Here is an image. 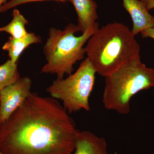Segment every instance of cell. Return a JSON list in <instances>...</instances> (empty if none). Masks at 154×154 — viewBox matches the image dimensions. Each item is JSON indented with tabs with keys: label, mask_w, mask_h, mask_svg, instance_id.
I'll return each instance as SVG.
<instances>
[{
	"label": "cell",
	"mask_w": 154,
	"mask_h": 154,
	"mask_svg": "<svg viewBox=\"0 0 154 154\" xmlns=\"http://www.w3.org/2000/svg\"><path fill=\"white\" fill-rule=\"evenodd\" d=\"M78 130L57 100L31 93L0 124L3 154H71Z\"/></svg>",
	"instance_id": "cell-1"
},
{
	"label": "cell",
	"mask_w": 154,
	"mask_h": 154,
	"mask_svg": "<svg viewBox=\"0 0 154 154\" xmlns=\"http://www.w3.org/2000/svg\"><path fill=\"white\" fill-rule=\"evenodd\" d=\"M85 49L96 73L105 78L140 57V46L132 31L117 22L98 28L88 40Z\"/></svg>",
	"instance_id": "cell-2"
},
{
	"label": "cell",
	"mask_w": 154,
	"mask_h": 154,
	"mask_svg": "<svg viewBox=\"0 0 154 154\" xmlns=\"http://www.w3.org/2000/svg\"><path fill=\"white\" fill-rule=\"evenodd\" d=\"M102 96L104 107L121 114L130 112L131 98L143 90L154 88V69L137 58L105 77Z\"/></svg>",
	"instance_id": "cell-3"
},
{
	"label": "cell",
	"mask_w": 154,
	"mask_h": 154,
	"mask_svg": "<svg viewBox=\"0 0 154 154\" xmlns=\"http://www.w3.org/2000/svg\"><path fill=\"white\" fill-rule=\"evenodd\" d=\"M96 22L81 36L75 33L79 31L78 26L69 24L63 30L50 28L49 36L44 46V53L47 63L41 72L55 74L58 79H63L65 75H70L77 61L84 59L86 54L84 46L98 30Z\"/></svg>",
	"instance_id": "cell-4"
},
{
	"label": "cell",
	"mask_w": 154,
	"mask_h": 154,
	"mask_svg": "<svg viewBox=\"0 0 154 154\" xmlns=\"http://www.w3.org/2000/svg\"><path fill=\"white\" fill-rule=\"evenodd\" d=\"M96 72L88 58L66 79H58L46 89L52 98L60 100L69 113L91 110L89 99L94 89Z\"/></svg>",
	"instance_id": "cell-5"
},
{
	"label": "cell",
	"mask_w": 154,
	"mask_h": 154,
	"mask_svg": "<svg viewBox=\"0 0 154 154\" xmlns=\"http://www.w3.org/2000/svg\"><path fill=\"white\" fill-rule=\"evenodd\" d=\"M31 85L30 78L24 77L0 91V124L23 104L31 93Z\"/></svg>",
	"instance_id": "cell-6"
},
{
	"label": "cell",
	"mask_w": 154,
	"mask_h": 154,
	"mask_svg": "<svg viewBox=\"0 0 154 154\" xmlns=\"http://www.w3.org/2000/svg\"><path fill=\"white\" fill-rule=\"evenodd\" d=\"M123 6L131 17L134 36L143 30L154 28V17L140 0H122Z\"/></svg>",
	"instance_id": "cell-7"
},
{
	"label": "cell",
	"mask_w": 154,
	"mask_h": 154,
	"mask_svg": "<svg viewBox=\"0 0 154 154\" xmlns=\"http://www.w3.org/2000/svg\"><path fill=\"white\" fill-rule=\"evenodd\" d=\"M71 154H108L107 142L91 131L78 130L75 150Z\"/></svg>",
	"instance_id": "cell-8"
},
{
	"label": "cell",
	"mask_w": 154,
	"mask_h": 154,
	"mask_svg": "<svg viewBox=\"0 0 154 154\" xmlns=\"http://www.w3.org/2000/svg\"><path fill=\"white\" fill-rule=\"evenodd\" d=\"M78 17L79 31L85 33L96 23L98 19L97 5L94 0H70Z\"/></svg>",
	"instance_id": "cell-9"
},
{
	"label": "cell",
	"mask_w": 154,
	"mask_h": 154,
	"mask_svg": "<svg viewBox=\"0 0 154 154\" xmlns=\"http://www.w3.org/2000/svg\"><path fill=\"white\" fill-rule=\"evenodd\" d=\"M41 42L40 36L33 33H28L27 35L22 38L9 37L8 40L3 45L2 49L8 53L10 60L16 63L22 52L28 46Z\"/></svg>",
	"instance_id": "cell-10"
},
{
	"label": "cell",
	"mask_w": 154,
	"mask_h": 154,
	"mask_svg": "<svg viewBox=\"0 0 154 154\" xmlns=\"http://www.w3.org/2000/svg\"><path fill=\"white\" fill-rule=\"evenodd\" d=\"M13 19L8 25L0 27V32H5L11 34L14 38H20L28 34L25 26L28 24V21L20 11L17 9L13 11Z\"/></svg>",
	"instance_id": "cell-11"
},
{
	"label": "cell",
	"mask_w": 154,
	"mask_h": 154,
	"mask_svg": "<svg viewBox=\"0 0 154 154\" xmlns=\"http://www.w3.org/2000/svg\"><path fill=\"white\" fill-rule=\"evenodd\" d=\"M20 78L17 63L10 60L0 66V91L11 85Z\"/></svg>",
	"instance_id": "cell-12"
},
{
	"label": "cell",
	"mask_w": 154,
	"mask_h": 154,
	"mask_svg": "<svg viewBox=\"0 0 154 154\" xmlns=\"http://www.w3.org/2000/svg\"><path fill=\"white\" fill-rule=\"evenodd\" d=\"M45 1H54L64 3L67 2H69L70 0H9L7 2L3 4L2 5L0 6V14L5 13L8 10L23 4Z\"/></svg>",
	"instance_id": "cell-13"
},
{
	"label": "cell",
	"mask_w": 154,
	"mask_h": 154,
	"mask_svg": "<svg viewBox=\"0 0 154 154\" xmlns=\"http://www.w3.org/2000/svg\"><path fill=\"white\" fill-rule=\"evenodd\" d=\"M143 38L149 37L154 39V28H149L141 32Z\"/></svg>",
	"instance_id": "cell-14"
},
{
	"label": "cell",
	"mask_w": 154,
	"mask_h": 154,
	"mask_svg": "<svg viewBox=\"0 0 154 154\" xmlns=\"http://www.w3.org/2000/svg\"><path fill=\"white\" fill-rule=\"evenodd\" d=\"M148 11L154 8V0H140Z\"/></svg>",
	"instance_id": "cell-15"
},
{
	"label": "cell",
	"mask_w": 154,
	"mask_h": 154,
	"mask_svg": "<svg viewBox=\"0 0 154 154\" xmlns=\"http://www.w3.org/2000/svg\"><path fill=\"white\" fill-rule=\"evenodd\" d=\"M8 2V0H0V6L2 5L3 4H5Z\"/></svg>",
	"instance_id": "cell-16"
},
{
	"label": "cell",
	"mask_w": 154,
	"mask_h": 154,
	"mask_svg": "<svg viewBox=\"0 0 154 154\" xmlns=\"http://www.w3.org/2000/svg\"><path fill=\"white\" fill-rule=\"evenodd\" d=\"M0 154H3L1 152H0Z\"/></svg>",
	"instance_id": "cell-17"
}]
</instances>
